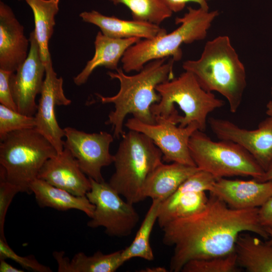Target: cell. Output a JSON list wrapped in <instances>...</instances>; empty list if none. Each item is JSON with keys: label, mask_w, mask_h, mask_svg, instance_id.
Listing matches in <instances>:
<instances>
[{"label": "cell", "mask_w": 272, "mask_h": 272, "mask_svg": "<svg viewBox=\"0 0 272 272\" xmlns=\"http://www.w3.org/2000/svg\"><path fill=\"white\" fill-rule=\"evenodd\" d=\"M258 208H231L210 192L206 208L192 215L164 225L163 242L174 247L171 271L179 272L188 261L223 256L235 251L239 235L245 232L268 239L258 219Z\"/></svg>", "instance_id": "6da1fadb"}, {"label": "cell", "mask_w": 272, "mask_h": 272, "mask_svg": "<svg viewBox=\"0 0 272 272\" xmlns=\"http://www.w3.org/2000/svg\"><path fill=\"white\" fill-rule=\"evenodd\" d=\"M166 60V58H162L150 61L133 75H126L122 68H118L116 72L107 73L111 79L119 81V90L112 96L96 95L102 103L114 105V109L108 114L106 124L111 125L114 138L119 139L124 134V121L128 114L145 123H155L151 108L161 99L156 87L174 78L175 61L172 58Z\"/></svg>", "instance_id": "7a4b0ae2"}, {"label": "cell", "mask_w": 272, "mask_h": 272, "mask_svg": "<svg viewBox=\"0 0 272 272\" xmlns=\"http://www.w3.org/2000/svg\"><path fill=\"white\" fill-rule=\"evenodd\" d=\"M182 67L194 76L205 91L224 97L231 112H237L247 85L246 73L228 36H219L207 41L200 57L185 61Z\"/></svg>", "instance_id": "3957f363"}, {"label": "cell", "mask_w": 272, "mask_h": 272, "mask_svg": "<svg viewBox=\"0 0 272 272\" xmlns=\"http://www.w3.org/2000/svg\"><path fill=\"white\" fill-rule=\"evenodd\" d=\"M218 15L217 10L188 7L183 17L175 19V24L180 25L173 31L152 39H141L128 48L121 60L123 71L125 73L138 72L149 62L158 59L170 57L175 61L180 60L181 45L204 39Z\"/></svg>", "instance_id": "277c9868"}, {"label": "cell", "mask_w": 272, "mask_h": 272, "mask_svg": "<svg viewBox=\"0 0 272 272\" xmlns=\"http://www.w3.org/2000/svg\"><path fill=\"white\" fill-rule=\"evenodd\" d=\"M163 154L146 134L129 130L122 136L113 155L115 171L109 183L125 200H144V187L151 173L162 163Z\"/></svg>", "instance_id": "5b68a950"}, {"label": "cell", "mask_w": 272, "mask_h": 272, "mask_svg": "<svg viewBox=\"0 0 272 272\" xmlns=\"http://www.w3.org/2000/svg\"><path fill=\"white\" fill-rule=\"evenodd\" d=\"M156 91L161 99L151 108L155 118L163 117L176 124L178 108L177 124L180 127L195 122L199 130L204 131L209 114L224 105L212 92L203 89L194 76L187 71L158 85Z\"/></svg>", "instance_id": "8992f818"}, {"label": "cell", "mask_w": 272, "mask_h": 272, "mask_svg": "<svg viewBox=\"0 0 272 272\" xmlns=\"http://www.w3.org/2000/svg\"><path fill=\"white\" fill-rule=\"evenodd\" d=\"M57 152L35 128L14 131L0 143V167L8 181L20 192L32 193L30 186L49 159Z\"/></svg>", "instance_id": "52a82bcc"}, {"label": "cell", "mask_w": 272, "mask_h": 272, "mask_svg": "<svg viewBox=\"0 0 272 272\" xmlns=\"http://www.w3.org/2000/svg\"><path fill=\"white\" fill-rule=\"evenodd\" d=\"M188 148L196 166L216 179L241 176H251L258 180L265 172L240 145L229 141H213L199 129L191 135Z\"/></svg>", "instance_id": "ba28073f"}, {"label": "cell", "mask_w": 272, "mask_h": 272, "mask_svg": "<svg viewBox=\"0 0 272 272\" xmlns=\"http://www.w3.org/2000/svg\"><path fill=\"white\" fill-rule=\"evenodd\" d=\"M89 178L91 187L86 196L95 210L87 226L92 228L103 227L110 236H129L140 220L133 204L123 200L108 182Z\"/></svg>", "instance_id": "9c48e42d"}, {"label": "cell", "mask_w": 272, "mask_h": 272, "mask_svg": "<svg viewBox=\"0 0 272 272\" xmlns=\"http://www.w3.org/2000/svg\"><path fill=\"white\" fill-rule=\"evenodd\" d=\"M124 125L129 130L142 132L150 138L162 153L164 161L196 166L188 143L193 132L199 129L196 123L183 127L161 117H156L153 124L144 123L132 117Z\"/></svg>", "instance_id": "30bf717a"}, {"label": "cell", "mask_w": 272, "mask_h": 272, "mask_svg": "<svg viewBox=\"0 0 272 272\" xmlns=\"http://www.w3.org/2000/svg\"><path fill=\"white\" fill-rule=\"evenodd\" d=\"M63 129L64 148L70 151L83 172L96 181H104L101 169L113 162L109 151L113 135L104 131L87 133L72 127Z\"/></svg>", "instance_id": "8fae6325"}, {"label": "cell", "mask_w": 272, "mask_h": 272, "mask_svg": "<svg viewBox=\"0 0 272 272\" xmlns=\"http://www.w3.org/2000/svg\"><path fill=\"white\" fill-rule=\"evenodd\" d=\"M216 179L199 170L186 179L175 192L161 202L157 222L161 228L169 222L202 211L206 207L210 191Z\"/></svg>", "instance_id": "7c38bea8"}, {"label": "cell", "mask_w": 272, "mask_h": 272, "mask_svg": "<svg viewBox=\"0 0 272 272\" xmlns=\"http://www.w3.org/2000/svg\"><path fill=\"white\" fill-rule=\"evenodd\" d=\"M45 75L37 108L34 115L35 128L54 147L57 154L64 149V129L58 124L55 115L56 106H67L71 100L67 98L63 89V80L57 77L50 60L45 63Z\"/></svg>", "instance_id": "4fadbf2b"}, {"label": "cell", "mask_w": 272, "mask_h": 272, "mask_svg": "<svg viewBox=\"0 0 272 272\" xmlns=\"http://www.w3.org/2000/svg\"><path fill=\"white\" fill-rule=\"evenodd\" d=\"M28 56L17 71L12 73L10 85L18 111L34 116L37 108L36 98L42 90L45 75V65L34 31L29 36Z\"/></svg>", "instance_id": "5bb4252c"}, {"label": "cell", "mask_w": 272, "mask_h": 272, "mask_svg": "<svg viewBox=\"0 0 272 272\" xmlns=\"http://www.w3.org/2000/svg\"><path fill=\"white\" fill-rule=\"evenodd\" d=\"M211 129L220 140L237 144L248 152L265 171L272 164V117L261 121L257 128L248 130L221 118L210 117Z\"/></svg>", "instance_id": "9a60e30c"}, {"label": "cell", "mask_w": 272, "mask_h": 272, "mask_svg": "<svg viewBox=\"0 0 272 272\" xmlns=\"http://www.w3.org/2000/svg\"><path fill=\"white\" fill-rule=\"evenodd\" d=\"M30 44L11 8L0 2V69L14 73L27 58Z\"/></svg>", "instance_id": "2e32d148"}, {"label": "cell", "mask_w": 272, "mask_h": 272, "mask_svg": "<svg viewBox=\"0 0 272 272\" xmlns=\"http://www.w3.org/2000/svg\"><path fill=\"white\" fill-rule=\"evenodd\" d=\"M37 178L77 196H86L91 187L90 178L87 177L76 159L65 148L45 162Z\"/></svg>", "instance_id": "e0dca14e"}, {"label": "cell", "mask_w": 272, "mask_h": 272, "mask_svg": "<svg viewBox=\"0 0 272 272\" xmlns=\"http://www.w3.org/2000/svg\"><path fill=\"white\" fill-rule=\"evenodd\" d=\"M229 207L242 210L261 207L272 195V180L217 179L209 191Z\"/></svg>", "instance_id": "ac0fdd59"}, {"label": "cell", "mask_w": 272, "mask_h": 272, "mask_svg": "<svg viewBox=\"0 0 272 272\" xmlns=\"http://www.w3.org/2000/svg\"><path fill=\"white\" fill-rule=\"evenodd\" d=\"M79 17L83 22L97 26L104 35L113 38L150 39L167 33L157 24L107 16L95 10L83 12Z\"/></svg>", "instance_id": "d6986e66"}, {"label": "cell", "mask_w": 272, "mask_h": 272, "mask_svg": "<svg viewBox=\"0 0 272 272\" xmlns=\"http://www.w3.org/2000/svg\"><path fill=\"white\" fill-rule=\"evenodd\" d=\"M140 40L137 38H110L99 31L94 41V56L87 62L82 71L74 78V83L77 86L84 84L93 71L100 66L116 71L119 61L127 49Z\"/></svg>", "instance_id": "ffe728a7"}, {"label": "cell", "mask_w": 272, "mask_h": 272, "mask_svg": "<svg viewBox=\"0 0 272 272\" xmlns=\"http://www.w3.org/2000/svg\"><path fill=\"white\" fill-rule=\"evenodd\" d=\"M199 169L195 166L172 162L157 166L147 178L144 187L145 198L164 201L189 176Z\"/></svg>", "instance_id": "44dd1931"}, {"label": "cell", "mask_w": 272, "mask_h": 272, "mask_svg": "<svg viewBox=\"0 0 272 272\" xmlns=\"http://www.w3.org/2000/svg\"><path fill=\"white\" fill-rule=\"evenodd\" d=\"M30 189L41 207L61 211L77 210L84 212L90 218L93 215L95 206L86 196L74 195L38 178L31 183Z\"/></svg>", "instance_id": "7402d4cb"}, {"label": "cell", "mask_w": 272, "mask_h": 272, "mask_svg": "<svg viewBox=\"0 0 272 272\" xmlns=\"http://www.w3.org/2000/svg\"><path fill=\"white\" fill-rule=\"evenodd\" d=\"M122 250L109 254L100 251L91 256L83 252L76 253L70 260L63 251H55L54 258L57 263L58 272H114L125 262Z\"/></svg>", "instance_id": "603a6c76"}, {"label": "cell", "mask_w": 272, "mask_h": 272, "mask_svg": "<svg viewBox=\"0 0 272 272\" xmlns=\"http://www.w3.org/2000/svg\"><path fill=\"white\" fill-rule=\"evenodd\" d=\"M235 252L238 265L248 272H272V244L248 233H240Z\"/></svg>", "instance_id": "cb8c5ba5"}, {"label": "cell", "mask_w": 272, "mask_h": 272, "mask_svg": "<svg viewBox=\"0 0 272 272\" xmlns=\"http://www.w3.org/2000/svg\"><path fill=\"white\" fill-rule=\"evenodd\" d=\"M34 16L33 30L38 44L41 59L45 63L51 60L49 41L53 33L55 16L59 8V0H24Z\"/></svg>", "instance_id": "d4e9b609"}, {"label": "cell", "mask_w": 272, "mask_h": 272, "mask_svg": "<svg viewBox=\"0 0 272 272\" xmlns=\"http://www.w3.org/2000/svg\"><path fill=\"white\" fill-rule=\"evenodd\" d=\"M161 201L152 200V204L131 243L122 250V257L125 262L135 257L148 261L154 258L150 238L154 224L157 221Z\"/></svg>", "instance_id": "484cf974"}, {"label": "cell", "mask_w": 272, "mask_h": 272, "mask_svg": "<svg viewBox=\"0 0 272 272\" xmlns=\"http://www.w3.org/2000/svg\"><path fill=\"white\" fill-rule=\"evenodd\" d=\"M114 5L123 4L131 12L132 20L159 25L172 15L162 0H109Z\"/></svg>", "instance_id": "4316f807"}, {"label": "cell", "mask_w": 272, "mask_h": 272, "mask_svg": "<svg viewBox=\"0 0 272 272\" xmlns=\"http://www.w3.org/2000/svg\"><path fill=\"white\" fill-rule=\"evenodd\" d=\"M235 252L228 255L206 259H192L182 267V272H237L238 267Z\"/></svg>", "instance_id": "83f0119b"}, {"label": "cell", "mask_w": 272, "mask_h": 272, "mask_svg": "<svg viewBox=\"0 0 272 272\" xmlns=\"http://www.w3.org/2000/svg\"><path fill=\"white\" fill-rule=\"evenodd\" d=\"M36 126L34 116H28L0 104V140L9 133Z\"/></svg>", "instance_id": "f1b7e54d"}, {"label": "cell", "mask_w": 272, "mask_h": 272, "mask_svg": "<svg viewBox=\"0 0 272 272\" xmlns=\"http://www.w3.org/2000/svg\"><path fill=\"white\" fill-rule=\"evenodd\" d=\"M20 189L7 179L4 172L0 167V238L6 239L4 226L8 208L14 196Z\"/></svg>", "instance_id": "f546056e"}, {"label": "cell", "mask_w": 272, "mask_h": 272, "mask_svg": "<svg viewBox=\"0 0 272 272\" xmlns=\"http://www.w3.org/2000/svg\"><path fill=\"white\" fill-rule=\"evenodd\" d=\"M0 258L11 259L23 268L37 272H51L48 266L39 263L32 256H22L17 254L8 245L6 239L0 238Z\"/></svg>", "instance_id": "4dcf8cb0"}, {"label": "cell", "mask_w": 272, "mask_h": 272, "mask_svg": "<svg viewBox=\"0 0 272 272\" xmlns=\"http://www.w3.org/2000/svg\"><path fill=\"white\" fill-rule=\"evenodd\" d=\"M12 73L0 69V103L13 110L18 111L10 85Z\"/></svg>", "instance_id": "1f68e13d"}, {"label": "cell", "mask_w": 272, "mask_h": 272, "mask_svg": "<svg viewBox=\"0 0 272 272\" xmlns=\"http://www.w3.org/2000/svg\"><path fill=\"white\" fill-rule=\"evenodd\" d=\"M165 5L172 12H179L183 10L186 4L189 2L197 4L201 8L206 10H209L207 0H162Z\"/></svg>", "instance_id": "d6a6232c"}, {"label": "cell", "mask_w": 272, "mask_h": 272, "mask_svg": "<svg viewBox=\"0 0 272 272\" xmlns=\"http://www.w3.org/2000/svg\"><path fill=\"white\" fill-rule=\"evenodd\" d=\"M258 214L261 226L272 229V195L258 208Z\"/></svg>", "instance_id": "836d02e7"}, {"label": "cell", "mask_w": 272, "mask_h": 272, "mask_svg": "<svg viewBox=\"0 0 272 272\" xmlns=\"http://www.w3.org/2000/svg\"><path fill=\"white\" fill-rule=\"evenodd\" d=\"M24 270L16 268L6 261V259L0 258V272H23Z\"/></svg>", "instance_id": "e575fe53"}, {"label": "cell", "mask_w": 272, "mask_h": 272, "mask_svg": "<svg viewBox=\"0 0 272 272\" xmlns=\"http://www.w3.org/2000/svg\"><path fill=\"white\" fill-rule=\"evenodd\" d=\"M272 180V164L264 172L263 176L258 180L259 182H265Z\"/></svg>", "instance_id": "d590c367"}, {"label": "cell", "mask_w": 272, "mask_h": 272, "mask_svg": "<svg viewBox=\"0 0 272 272\" xmlns=\"http://www.w3.org/2000/svg\"><path fill=\"white\" fill-rule=\"evenodd\" d=\"M142 271L146 272H166L167 271V269L164 267H152V268H147Z\"/></svg>", "instance_id": "8d00e7d4"}, {"label": "cell", "mask_w": 272, "mask_h": 272, "mask_svg": "<svg viewBox=\"0 0 272 272\" xmlns=\"http://www.w3.org/2000/svg\"><path fill=\"white\" fill-rule=\"evenodd\" d=\"M271 95L272 97V86L271 87ZM266 114L268 116H271L272 117V99L269 100L268 102L267 103L266 106Z\"/></svg>", "instance_id": "74e56055"}, {"label": "cell", "mask_w": 272, "mask_h": 272, "mask_svg": "<svg viewBox=\"0 0 272 272\" xmlns=\"http://www.w3.org/2000/svg\"><path fill=\"white\" fill-rule=\"evenodd\" d=\"M265 229L269 235L268 240L265 242L268 244H272V229L269 228H265Z\"/></svg>", "instance_id": "f35d334b"}, {"label": "cell", "mask_w": 272, "mask_h": 272, "mask_svg": "<svg viewBox=\"0 0 272 272\" xmlns=\"http://www.w3.org/2000/svg\"><path fill=\"white\" fill-rule=\"evenodd\" d=\"M20 1H21V0H20Z\"/></svg>", "instance_id": "ab89813d"}]
</instances>
